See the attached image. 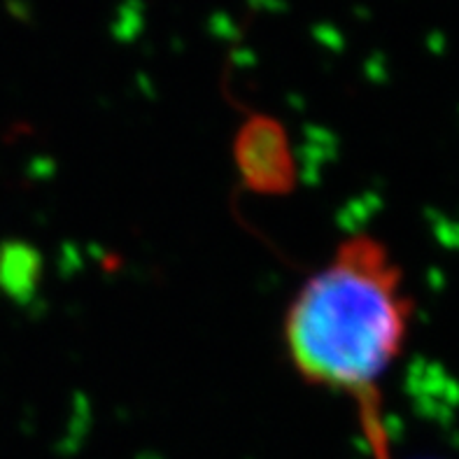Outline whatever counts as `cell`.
<instances>
[{
    "mask_svg": "<svg viewBox=\"0 0 459 459\" xmlns=\"http://www.w3.org/2000/svg\"><path fill=\"white\" fill-rule=\"evenodd\" d=\"M411 313L413 301L387 247L352 236L306 280L285 317V348L299 376L357 402L376 459H390L380 380L403 350Z\"/></svg>",
    "mask_w": 459,
    "mask_h": 459,
    "instance_id": "6da1fadb",
    "label": "cell"
},
{
    "mask_svg": "<svg viewBox=\"0 0 459 459\" xmlns=\"http://www.w3.org/2000/svg\"><path fill=\"white\" fill-rule=\"evenodd\" d=\"M233 157L243 182L256 194H285L294 185V161L285 131L275 119L250 117L240 128Z\"/></svg>",
    "mask_w": 459,
    "mask_h": 459,
    "instance_id": "7a4b0ae2",
    "label": "cell"
}]
</instances>
